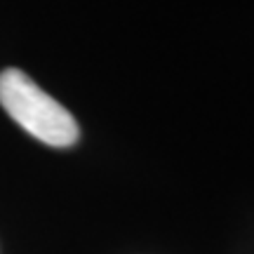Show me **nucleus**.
<instances>
[{"label":"nucleus","mask_w":254,"mask_h":254,"mask_svg":"<svg viewBox=\"0 0 254 254\" xmlns=\"http://www.w3.org/2000/svg\"><path fill=\"white\" fill-rule=\"evenodd\" d=\"M0 106L24 132L47 146L68 148L80 136L71 113L19 68L0 73Z\"/></svg>","instance_id":"1"}]
</instances>
